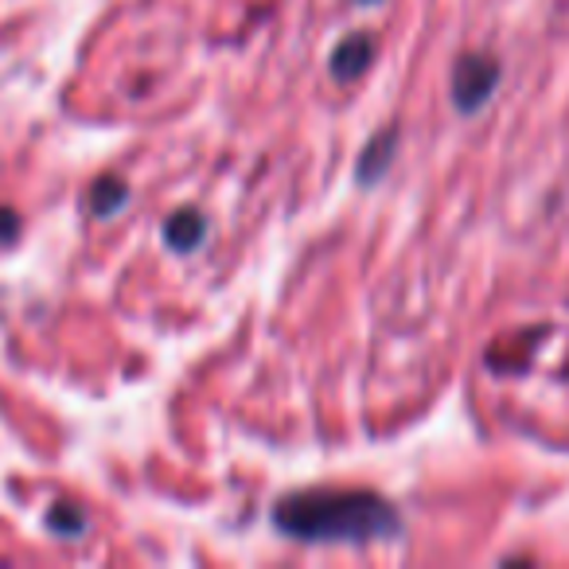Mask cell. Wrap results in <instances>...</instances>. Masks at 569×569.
<instances>
[{"mask_svg": "<svg viewBox=\"0 0 569 569\" xmlns=\"http://www.w3.org/2000/svg\"><path fill=\"white\" fill-rule=\"evenodd\" d=\"M499 82V63L491 56H465L452 71V102L457 110L476 113Z\"/></svg>", "mask_w": 569, "mask_h": 569, "instance_id": "7a4b0ae2", "label": "cell"}, {"mask_svg": "<svg viewBox=\"0 0 569 569\" xmlns=\"http://www.w3.org/2000/svg\"><path fill=\"white\" fill-rule=\"evenodd\" d=\"M371 59H375V40L371 36H363V32H356V36H348V40H340V48L332 51V74L340 82H356L359 74L371 67Z\"/></svg>", "mask_w": 569, "mask_h": 569, "instance_id": "3957f363", "label": "cell"}, {"mask_svg": "<svg viewBox=\"0 0 569 569\" xmlns=\"http://www.w3.org/2000/svg\"><path fill=\"white\" fill-rule=\"evenodd\" d=\"M126 183L118 180V176H102V180L90 188V207H94V214H113L118 207H126Z\"/></svg>", "mask_w": 569, "mask_h": 569, "instance_id": "8992f818", "label": "cell"}, {"mask_svg": "<svg viewBox=\"0 0 569 569\" xmlns=\"http://www.w3.org/2000/svg\"><path fill=\"white\" fill-rule=\"evenodd\" d=\"M395 149H398V133L395 129H382V133L363 149V157H359V180L363 183L379 180V176L390 168V160H395Z\"/></svg>", "mask_w": 569, "mask_h": 569, "instance_id": "5b68a950", "label": "cell"}, {"mask_svg": "<svg viewBox=\"0 0 569 569\" xmlns=\"http://www.w3.org/2000/svg\"><path fill=\"white\" fill-rule=\"evenodd\" d=\"M48 527L59 530L63 538H79L82 530H87V519H82L79 511H71L67 503H56V507H51V515H48Z\"/></svg>", "mask_w": 569, "mask_h": 569, "instance_id": "52a82bcc", "label": "cell"}, {"mask_svg": "<svg viewBox=\"0 0 569 569\" xmlns=\"http://www.w3.org/2000/svg\"><path fill=\"white\" fill-rule=\"evenodd\" d=\"M164 238H168V246L180 253L196 250V246L207 238V219L196 211V207H183V211H176L172 219L164 222Z\"/></svg>", "mask_w": 569, "mask_h": 569, "instance_id": "277c9868", "label": "cell"}, {"mask_svg": "<svg viewBox=\"0 0 569 569\" xmlns=\"http://www.w3.org/2000/svg\"><path fill=\"white\" fill-rule=\"evenodd\" d=\"M277 530L301 542H387L402 530L398 511L375 491H297L273 511Z\"/></svg>", "mask_w": 569, "mask_h": 569, "instance_id": "6da1fadb", "label": "cell"}]
</instances>
